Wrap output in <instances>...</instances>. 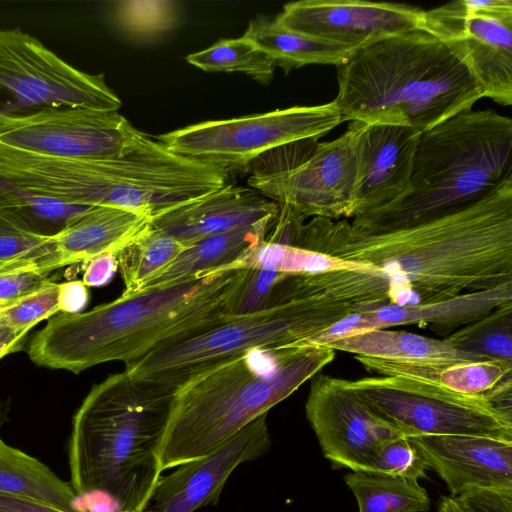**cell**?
Masks as SVG:
<instances>
[{"label":"cell","mask_w":512,"mask_h":512,"mask_svg":"<svg viewBox=\"0 0 512 512\" xmlns=\"http://www.w3.org/2000/svg\"><path fill=\"white\" fill-rule=\"evenodd\" d=\"M297 247L378 270L389 303L417 305L512 282V178L480 200L378 233L313 217Z\"/></svg>","instance_id":"obj_1"},{"label":"cell","mask_w":512,"mask_h":512,"mask_svg":"<svg viewBox=\"0 0 512 512\" xmlns=\"http://www.w3.org/2000/svg\"><path fill=\"white\" fill-rule=\"evenodd\" d=\"M246 271L237 263L86 312H59L33 335L27 354L38 366L75 374L106 362H134L226 320L227 302Z\"/></svg>","instance_id":"obj_2"},{"label":"cell","mask_w":512,"mask_h":512,"mask_svg":"<svg viewBox=\"0 0 512 512\" xmlns=\"http://www.w3.org/2000/svg\"><path fill=\"white\" fill-rule=\"evenodd\" d=\"M174 389L125 370L94 385L77 409L69 439L70 485L112 512H142L159 480L160 447Z\"/></svg>","instance_id":"obj_3"},{"label":"cell","mask_w":512,"mask_h":512,"mask_svg":"<svg viewBox=\"0 0 512 512\" xmlns=\"http://www.w3.org/2000/svg\"><path fill=\"white\" fill-rule=\"evenodd\" d=\"M322 344L254 348L187 376L173 393L162 472L202 458L265 415L333 361Z\"/></svg>","instance_id":"obj_4"},{"label":"cell","mask_w":512,"mask_h":512,"mask_svg":"<svg viewBox=\"0 0 512 512\" xmlns=\"http://www.w3.org/2000/svg\"><path fill=\"white\" fill-rule=\"evenodd\" d=\"M335 103L342 120L422 133L484 97L465 64L437 37L417 28L352 51L337 66Z\"/></svg>","instance_id":"obj_5"},{"label":"cell","mask_w":512,"mask_h":512,"mask_svg":"<svg viewBox=\"0 0 512 512\" xmlns=\"http://www.w3.org/2000/svg\"><path fill=\"white\" fill-rule=\"evenodd\" d=\"M512 178V120L492 109L460 112L420 133L406 194L351 227L378 233L468 206Z\"/></svg>","instance_id":"obj_6"},{"label":"cell","mask_w":512,"mask_h":512,"mask_svg":"<svg viewBox=\"0 0 512 512\" xmlns=\"http://www.w3.org/2000/svg\"><path fill=\"white\" fill-rule=\"evenodd\" d=\"M335 285L329 272L288 275L273 303L160 346L125 365L132 377L175 390L187 376L254 348L309 344L348 315L361 311Z\"/></svg>","instance_id":"obj_7"},{"label":"cell","mask_w":512,"mask_h":512,"mask_svg":"<svg viewBox=\"0 0 512 512\" xmlns=\"http://www.w3.org/2000/svg\"><path fill=\"white\" fill-rule=\"evenodd\" d=\"M366 406L402 436L465 435L512 441V383L466 395L431 383L373 376L350 380Z\"/></svg>","instance_id":"obj_8"},{"label":"cell","mask_w":512,"mask_h":512,"mask_svg":"<svg viewBox=\"0 0 512 512\" xmlns=\"http://www.w3.org/2000/svg\"><path fill=\"white\" fill-rule=\"evenodd\" d=\"M355 130L329 142L308 138L270 150L246 169L250 188L305 218L353 216Z\"/></svg>","instance_id":"obj_9"},{"label":"cell","mask_w":512,"mask_h":512,"mask_svg":"<svg viewBox=\"0 0 512 512\" xmlns=\"http://www.w3.org/2000/svg\"><path fill=\"white\" fill-rule=\"evenodd\" d=\"M341 122V113L333 100L315 106L204 121L155 137L177 154L229 173L245 172L264 153L296 141L319 139Z\"/></svg>","instance_id":"obj_10"},{"label":"cell","mask_w":512,"mask_h":512,"mask_svg":"<svg viewBox=\"0 0 512 512\" xmlns=\"http://www.w3.org/2000/svg\"><path fill=\"white\" fill-rule=\"evenodd\" d=\"M121 104L104 74L75 68L19 28L0 29V114L57 106L118 111Z\"/></svg>","instance_id":"obj_11"},{"label":"cell","mask_w":512,"mask_h":512,"mask_svg":"<svg viewBox=\"0 0 512 512\" xmlns=\"http://www.w3.org/2000/svg\"><path fill=\"white\" fill-rule=\"evenodd\" d=\"M422 28L468 68L484 97L512 104V1L458 0L425 11Z\"/></svg>","instance_id":"obj_12"},{"label":"cell","mask_w":512,"mask_h":512,"mask_svg":"<svg viewBox=\"0 0 512 512\" xmlns=\"http://www.w3.org/2000/svg\"><path fill=\"white\" fill-rule=\"evenodd\" d=\"M138 131L118 111L57 106L0 114V144L55 157H118Z\"/></svg>","instance_id":"obj_13"},{"label":"cell","mask_w":512,"mask_h":512,"mask_svg":"<svg viewBox=\"0 0 512 512\" xmlns=\"http://www.w3.org/2000/svg\"><path fill=\"white\" fill-rule=\"evenodd\" d=\"M305 404L306 418L333 466L369 471L380 449L402 436L360 399L350 380L317 374Z\"/></svg>","instance_id":"obj_14"},{"label":"cell","mask_w":512,"mask_h":512,"mask_svg":"<svg viewBox=\"0 0 512 512\" xmlns=\"http://www.w3.org/2000/svg\"><path fill=\"white\" fill-rule=\"evenodd\" d=\"M425 11L402 3L301 0L275 18L293 31L354 51L383 38L422 28Z\"/></svg>","instance_id":"obj_15"},{"label":"cell","mask_w":512,"mask_h":512,"mask_svg":"<svg viewBox=\"0 0 512 512\" xmlns=\"http://www.w3.org/2000/svg\"><path fill=\"white\" fill-rule=\"evenodd\" d=\"M147 215L112 207L90 206L61 232L25 253L0 262V274L33 272L48 275L58 268L116 255L144 233Z\"/></svg>","instance_id":"obj_16"},{"label":"cell","mask_w":512,"mask_h":512,"mask_svg":"<svg viewBox=\"0 0 512 512\" xmlns=\"http://www.w3.org/2000/svg\"><path fill=\"white\" fill-rule=\"evenodd\" d=\"M266 418L267 414L258 417L213 452L160 476L142 512H194L217 503L231 473L269 450Z\"/></svg>","instance_id":"obj_17"},{"label":"cell","mask_w":512,"mask_h":512,"mask_svg":"<svg viewBox=\"0 0 512 512\" xmlns=\"http://www.w3.org/2000/svg\"><path fill=\"white\" fill-rule=\"evenodd\" d=\"M350 123L355 130L354 217L382 209L406 194L420 133L404 126Z\"/></svg>","instance_id":"obj_18"},{"label":"cell","mask_w":512,"mask_h":512,"mask_svg":"<svg viewBox=\"0 0 512 512\" xmlns=\"http://www.w3.org/2000/svg\"><path fill=\"white\" fill-rule=\"evenodd\" d=\"M512 301V282L417 305L386 303L352 313L311 339L325 344L337 338L398 325H419L444 337Z\"/></svg>","instance_id":"obj_19"},{"label":"cell","mask_w":512,"mask_h":512,"mask_svg":"<svg viewBox=\"0 0 512 512\" xmlns=\"http://www.w3.org/2000/svg\"><path fill=\"white\" fill-rule=\"evenodd\" d=\"M407 438L452 497L477 489H512V441L465 435Z\"/></svg>","instance_id":"obj_20"},{"label":"cell","mask_w":512,"mask_h":512,"mask_svg":"<svg viewBox=\"0 0 512 512\" xmlns=\"http://www.w3.org/2000/svg\"><path fill=\"white\" fill-rule=\"evenodd\" d=\"M278 210V203L256 190L228 183L153 217L150 226L188 246L213 234L273 219Z\"/></svg>","instance_id":"obj_21"},{"label":"cell","mask_w":512,"mask_h":512,"mask_svg":"<svg viewBox=\"0 0 512 512\" xmlns=\"http://www.w3.org/2000/svg\"><path fill=\"white\" fill-rule=\"evenodd\" d=\"M323 345L355 356L399 362L455 365L490 360L455 349L443 338L436 339L402 330L372 329L337 338Z\"/></svg>","instance_id":"obj_22"},{"label":"cell","mask_w":512,"mask_h":512,"mask_svg":"<svg viewBox=\"0 0 512 512\" xmlns=\"http://www.w3.org/2000/svg\"><path fill=\"white\" fill-rule=\"evenodd\" d=\"M274 219L213 234L186 246L177 258L143 289L178 283L241 263L264 242Z\"/></svg>","instance_id":"obj_23"},{"label":"cell","mask_w":512,"mask_h":512,"mask_svg":"<svg viewBox=\"0 0 512 512\" xmlns=\"http://www.w3.org/2000/svg\"><path fill=\"white\" fill-rule=\"evenodd\" d=\"M369 372L380 376H400L444 387L466 395H488L512 381V362H483L433 365L354 356Z\"/></svg>","instance_id":"obj_24"},{"label":"cell","mask_w":512,"mask_h":512,"mask_svg":"<svg viewBox=\"0 0 512 512\" xmlns=\"http://www.w3.org/2000/svg\"><path fill=\"white\" fill-rule=\"evenodd\" d=\"M285 73L309 64L340 65L352 50L284 27L276 18L257 16L241 36Z\"/></svg>","instance_id":"obj_25"},{"label":"cell","mask_w":512,"mask_h":512,"mask_svg":"<svg viewBox=\"0 0 512 512\" xmlns=\"http://www.w3.org/2000/svg\"><path fill=\"white\" fill-rule=\"evenodd\" d=\"M0 493L34 500L64 512H86L70 483L0 437Z\"/></svg>","instance_id":"obj_26"},{"label":"cell","mask_w":512,"mask_h":512,"mask_svg":"<svg viewBox=\"0 0 512 512\" xmlns=\"http://www.w3.org/2000/svg\"><path fill=\"white\" fill-rule=\"evenodd\" d=\"M89 207L37 194L0 177V214L29 233L52 237Z\"/></svg>","instance_id":"obj_27"},{"label":"cell","mask_w":512,"mask_h":512,"mask_svg":"<svg viewBox=\"0 0 512 512\" xmlns=\"http://www.w3.org/2000/svg\"><path fill=\"white\" fill-rule=\"evenodd\" d=\"M344 482L358 512H427L431 500L419 481L365 471H350Z\"/></svg>","instance_id":"obj_28"},{"label":"cell","mask_w":512,"mask_h":512,"mask_svg":"<svg viewBox=\"0 0 512 512\" xmlns=\"http://www.w3.org/2000/svg\"><path fill=\"white\" fill-rule=\"evenodd\" d=\"M186 246L151 226L117 254V268L124 283L122 296L141 291L157 278Z\"/></svg>","instance_id":"obj_29"},{"label":"cell","mask_w":512,"mask_h":512,"mask_svg":"<svg viewBox=\"0 0 512 512\" xmlns=\"http://www.w3.org/2000/svg\"><path fill=\"white\" fill-rule=\"evenodd\" d=\"M443 339L460 351L490 360L512 362V301Z\"/></svg>","instance_id":"obj_30"},{"label":"cell","mask_w":512,"mask_h":512,"mask_svg":"<svg viewBox=\"0 0 512 512\" xmlns=\"http://www.w3.org/2000/svg\"><path fill=\"white\" fill-rule=\"evenodd\" d=\"M186 61L208 72H241L268 84L274 74V62L243 37L222 39L214 45L189 54Z\"/></svg>","instance_id":"obj_31"},{"label":"cell","mask_w":512,"mask_h":512,"mask_svg":"<svg viewBox=\"0 0 512 512\" xmlns=\"http://www.w3.org/2000/svg\"><path fill=\"white\" fill-rule=\"evenodd\" d=\"M111 12L121 30L136 38L150 39L178 24L181 7L174 0H122L112 3Z\"/></svg>","instance_id":"obj_32"},{"label":"cell","mask_w":512,"mask_h":512,"mask_svg":"<svg viewBox=\"0 0 512 512\" xmlns=\"http://www.w3.org/2000/svg\"><path fill=\"white\" fill-rule=\"evenodd\" d=\"M292 273L251 265L227 302L225 313L237 317L261 310L272 304L281 282Z\"/></svg>","instance_id":"obj_33"},{"label":"cell","mask_w":512,"mask_h":512,"mask_svg":"<svg viewBox=\"0 0 512 512\" xmlns=\"http://www.w3.org/2000/svg\"><path fill=\"white\" fill-rule=\"evenodd\" d=\"M60 283L51 282L41 290L7 305L0 313V324L31 330L40 321L60 312Z\"/></svg>","instance_id":"obj_34"},{"label":"cell","mask_w":512,"mask_h":512,"mask_svg":"<svg viewBox=\"0 0 512 512\" xmlns=\"http://www.w3.org/2000/svg\"><path fill=\"white\" fill-rule=\"evenodd\" d=\"M427 469L426 461L410 439L399 436L380 449L367 472L418 481L426 476Z\"/></svg>","instance_id":"obj_35"},{"label":"cell","mask_w":512,"mask_h":512,"mask_svg":"<svg viewBox=\"0 0 512 512\" xmlns=\"http://www.w3.org/2000/svg\"><path fill=\"white\" fill-rule=\"evenodd\" d=\"M49 237L29 233L0 214V262L17 257Z\"/></svg>","instance_id":"obj_36"},{"label":"cell","mask_w":512,"mask_h":512,"mask_svg":"<svg viewBox=\"0 0 512 512\" xmlns=\"http://www.w3.org/2000/svg\"><path fill=\"white\" fill-rule=\"evenodd\" d=\"M51 282L48 275L33 272L0 274V301L14 303L41 290Z\"/></svg>","instance_id":"obj_37"},{"label":"cell","mask_w":512,"mask_h":512,"mask_svg":"<svg viewBox=\"0 0 512 512\" xmlns=\"http://www.w3.org/2000/svg\"><path fill=\"white\" fill-rule=\"evenodd\" d=\"M456 498L470 512H512V489H477Z\"/></svg>","instance_id":"obj_38"},{"label":"cell","mask_w":512,"mask_h":512,"mask_svg":"<svg viewBox=\"0 0 512 512\" xmlns=\"http://www.w3.org/2000/svg\"><path fill=\"white\" fill-rule=\"evenodd\" d=\"M88 302L87 286L82 281L60 283L59 309L63 313H80Z\"/></svg>","instance_id":"obj_39"},{"label":"cell","mask_w":512,"mask_h":512,"mask_svg":"<svg viewBox=\"0 0 512 512\" xmlns=\"http://www.w3.org/2000/svg\"><path fill=\"white\" fill-rule=\"evenodd\" d=\"M116 269V255L99 256L88 262L82 282L86 286L104 285L110 281Z\"/></svg>","instance_id":"obj_40"},{"label":"cell","mask_w":512,"mask_h":512,"mask_svg":"<svg viewBox=\"0 0 512 512\" xmlns=\"http://www.w3.org/2000/svg\"><path fill=\"white\" fill-rule=\"evenodd\" d=\"M0 512H64L27 498L0 493Z\"/></svg>","instance_id":"obj_41"},{"label":"cell","mask_w":512,"mask_h":512,"mask_svg":"<svg viewBox=\"0 0 512 512\" xmlns=\"http://www.w3.org/2000/svg\"><path fill=\"white\" fill-rule=\"evenodd\" d=\"M29 330L16 329L0 324V359L21 350L26 342Z\"/></svg>","instance_id":"obj_42"},{"label":"cell","mask_w":512,"mask_h":512,"mask_svg":"<svg viewBox=\"0 0 512 512\" xmlns=\"http://www.w3.org/2000/svg\"><path fill=\"white\" fill-rule=\"evenodd\" d=\"M437 512H470L456 497L443 496L437 506Z\"/></svg>","instance_id":"obj_43"},{"label":"cell","mask_w":512,"mask_h":512,"mask_svg":"<svg viewBox=\"0 0 512 512\" xmlns=\"http://www.w3.org/2000/svg\"><path fill=\"white\" fill-rule=\"evenodd\" d=\"M9 304H12V303H6V302H2V301H0V313H1V311H2V310H3L7 305H9Z\"/></svg>","instance_id":"obj_44"}]
</instances>
